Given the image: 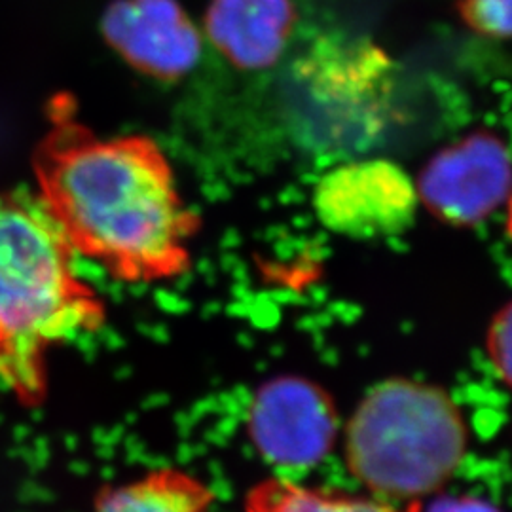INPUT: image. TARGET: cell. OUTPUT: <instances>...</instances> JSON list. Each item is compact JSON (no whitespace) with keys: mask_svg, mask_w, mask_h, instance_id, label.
I'll return each mask as SVG.
<instances>
[{"mask_svg":"<svg viewBox=\"0 0 512 512\" xmlns=\"http://www.w3.org/2000/svg\"><path fill=\"white\" fill-rule=\"evenodd\" d=\"M35 173L38 198L76 255L128 283L167 281L190 268L200 222L152 139H103L59 120L38 145Z\"/></svg>","mask_w":512,"mask_h":512,"instance_id":"cell-1","label":"cell"},{"mask_svg":"<svg viewBox=\"0 0 512 512\" xmlns=\"http://www.w3.org/2000/svg\"><path fill=\"white\" fill-rule=\"evenodd\" d=\"M296 19L293 0H211L205 33L232 65L262 71L285 54Z\"/></svg>","mask_w":512,"mask_h":512,"instance_id":"cell-8","label":"cell"},{"mask_svg":"<svg viewBox=\"0 0 512 512\" xmlns=\"http://www.w3.org/2000/svg\"><path fill=\"white\" fill-rule=\"evenodd\" d=\"M215 495L198 476L183 469H156L105 490L95 512H209Z\"/></svg>","mask_w":512,"mask_h":512,"instance_id":"cell-9","label":"cell"},{"mask_svg":"<svg viewBox=\"0 0 512 512\" xmlns=\"http://www.w3.org/2000/svg\"><path fill=\"white\" fill-rule=\"evenodd\" d=\"M69 239L38 196H0V389L35 406L48 355L105 323V304L74 268Z\"/></svg>","mask_w":512,"mask_h":512,"instance_id":"cell-2","label":"cell"},{"mask_svg":"<svg viewBox=\"0 0 512 512\" xmlns=\"http://www.w3.org/2000/svg\"><path fill=\"white\" fill-rule=\"evenodd\" d=\"M507 200H509V213H507V232H509V236L512 238V190Z\"/></svg>","mask_w":512,"mask_h":512,"instance_id":"cell-14","label":"cell"},{"mask_svg":"<svg viewBox=\"0 0 512 512\" xmlns=\"http://www.w3.org/2000/svg\"><path fill=\"white\" fill-rule=\"evenodd\" d=\"M245 512H403L393 505L357 495L332 494L270 478L255 486L245 499Z\"/></svg>","mask_w":512,"mask_h":512,"instance_id":"cell-10","label":"cell"},{"mask_svg":"<svg viewBox=\"0 0 512 512\" xmlns=\"http://www.w3.org/2000/svg\"><path fill=\"white\" fill-rule=\"evenodd\" d=\"M101 29L116 54L158 80L190 73L202 55V35L177 0H114Z\"/></svg>","mask_w":512,"mask_h":512,"instance_id":"cell-7","label":"cell"},{"mask_svg":"<svg viewBox=\"0 0 512 512\" xmlns=\"http://www.w3.org/2000/svg\"><path fill=\"white\" fill-rule=\"evenodd\" d=\"M416 184L401 165L361 160L329 171L315 188L321 222L349 238H380L404 230L418 207Z\"/></svg>","mask_w":512,"mask_h":512,"instance_id":"cell-5","label":"cell"},{"mask_svg":"<svg viewBox=\"0 0 512 512\" xmlns=\"http://www.w3.org/2000/svg\"><path fill=\"white\" fill-rule=\"evenodd\" d=\"M488 355L499 378L512 387V302L492 321L488 330Z\"/></svg>","mask_w":512,"mask_h":512,"instance_id":"cell-12","label":"cell"},{"mask_svg":"<svg viewBox=\"0 0 512 512\" xmlns=\"http://www.w3.org/2000/svg\"><path fill=\"white\" fill-rule=\"evenodd\" d=\"M458 12L476 35L512 40V0H459Z\"/></svg>","mask_w":512,"mask_h":512,"instance_id":"cell-11","label":"cell"},{"mask_svg":"<svg viewBox=\"0 0 512 512\" xmlns=\"http://www.w3.org/2000/svg\"><path fill=\"white\" fill-rule=\"evenodd\" d=\"M429 512H497L490 503L471 497H448L437 501Z\"/></svg>","mask_w":512,"mask_h":512,"instance_id":"cell-13","label":"cell"},{"mask_svg":"<svg viewBox=\"0 0 512 512\" xmlns=\"http://www.w3.org/2000/svg\"><path fill=\"white\" fill-rule=\"evenodd\" d=\"M416 190L437 219L452 226H473L509 198L511 150L494 133H471L431 158Z\"/></svg>","mask_w":512,"mask_h":512,"instance_id":"cell-4","label":"cell"},{"mask_svg":"<svg viewBox=\"0 0 512 512\" xmlns=\"http://www.w3.org/2000/svg\"><path fill=\"white\" fill-rule=\"evenodd\" d=\"M467 427L456 403L433 385L389 380L376 385L346 431L351 473L376 494H433L458 471Z\"/></svg>","mask_w":512,"mask_h":512,"instance_id":"cell-3","label":"cell"},{"mask_svg":"<svg viewBox=\"0 0 512 512\" xmlns=\"http://www.w3.org/2000/svg\"><path fill=\"white\" fill-rule=\"evenodd\" d=\"M247 425L256 450L287 469L310 467L327 458L338 435L329 395L302 378H275L262 385Z\"/></svg>","mask_w":512,"mask_h":512,"instance_id":"cell-6","label":"cell"}]
</instances>
